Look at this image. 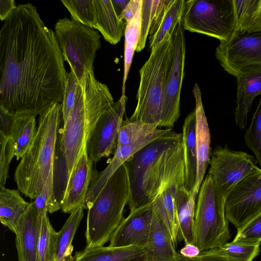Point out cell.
<instances>
[{
  "label": "cell",
  "instance_id": "7c38bea8",
  "mask_svg": "<svg viewBox=\"0 0 261 261\" xmlns=\"http://www.w3.org/2000/svg\"><path fill=\"white\" fill-rule=\"evenodd\" d=\"M261 212V169L239 181L225 198L227 221L241 229Z\"/></svg>",
  "mask_w": 261,
  "mask_h": 261
},
{
  "label": "cell",
  "instance_id": "5b68a950",
  "mask_svg": "<svg viewBox=\"0 0 261 261\" xmlns=\"http://www.w3.org/2000/svg\"><path fill=\"white\" fill-rule=\"evenodd\" d=\"M174 30L150 50L148 59L139 70L137 103L133 115L128 119L129 121L155 124L159 127L162 123L166 81L173 57Z\"/></svg>",
  "mask_w": 261,
  "mask_h": 261
},
{
  "label": "cell",
  "instance_id": "4316f807",
  "mask_svg": "<svg viewBox=\"0 0 261 261\" xmlns=\"http://www.w3.org/2000/svg\"><path fill=\"white\" fill-rule=\"evenodd\" d=\"M195 126L196 112L194 110L185 118L182 133L185 160L184 187L190 193L193 192L197 176Z\"/></svg>",
  "mask_w": 261,
  "mask_h": 261
},
{
  "label": "cell",
  "instance_id": "52a82bcc",
  "mask_svg": "<svg viewBox=\"0 0 261 261\" xmlns=\"http://www.w3.org/2000/svg\"><path fill=\"white\" fill-rule=\"evenodd\" d=\"M225 201L207 174L200 187L195 210L194 245L200 252L219 247L230 238Z\"/></svg>",
  "mask_w": 261,
  "mask_h": 261
},
{
  "label": "cell",
  "instance_id": "d590c367",
  "mask_svg": "<svg viewBox=\"0 0 261 261\" xmlns=\"http://www.w3.org/2000/svg\"><path fill=\"white\" fill-rule=\"evenodd\" d=\"M71 19L93 29L95 22L94 0H62Z\"/></svg>",
  "mask_w": 261,
  "mask_h": 261
},
{
  "label": "cell",
  "instance_id": "44dd1931",
  "mask_svg": "<svg viewBox=\"0 0 261 261\" xmlns=\"http://www.w3.org/2000/svg\"><path fill=\"white\" fill-rule=\"evenodd\" d=\"M185 4V0H160L149 33L150 50L175 29L181 20Z\"/></svg>",
  "mask_w": 261,
  "mask_h": 261
},
{
  "label": "cell",
  "instance_id": "d4e9b609",
  "mask_svg": "<svg viewBox=\"0 0 261 261\" xmlns=\"http://www.w3.org/2000/svg\"><path fill=\"white\" fill-rule=\"evenodd\" d=\"M144 247L129 246L114 247L109 246L86 247L76 252L74 261H144Z\"/></svg>",
  "mask_w": 261,
  "mask_h": 261
},
{
  "label": "cell",
  "instance_id": "d6986e66",
  "mask_svg": "<svg viewBox=\"0 0 261 261\" xmlns=\"http://www.w3.org/2000/svg\"><path fill=\"white\" fill-rule=\"evenodd\" d=\"M195 99V139L197 152V176L193 194L197 196L209 165L211 155V135L202 101L201 93L195 84L193 89Z\"/></svg>",
  "mask_w": 261,
  "mask_h": 261
},
{
  "label": "cell",
  "instance_id": "83f0119b",
  "mask_svg": "<svg viewBox=\"0 0 261 261\" xmlns=\"http://www.w3.org/2000/svg\"><path fill=\"white\" fill-rule=\"evenodd\" d=\"M234 29L231 37L261 31V0H232Z\"/></svg>",
  "mask_w": 261,
  "mask_h": 261
},
{
  "label": "cell",
  "instance_id": "f6af8a7d",
  "mask_svg": "<svg viewBox=\"0 0 261 261\" xmlns=\"http://www.w3.org/2000/svg\"><path fill=\"white\" fill-rule=\"evenodd\" d=\"M187 259L189 261H232L216 252L213 249L200 252V254L194 258Z\"/></svg>",
  "mask_w": 261,
  "mask_h": 261
},
{
  "label": "cell",
  "instance_id": "ffe728a7",
  "mask_svg": "<svg viewBox=\"0 0 261 261\" xmlns=\"http://www.w3.org/2000/svg\"><path fill=\"white\" fill-rule=\"evenodd\" d=\"M44 215L38 214L30 203L15 233L19 261H38V244Z\"/></svg>",
  "mask_w": 261,
  "mask_h": 261
},
{
  "label": "cell",
  "instance_id": "ba28073f",
  "mask_svg": "<svg viewBox=\"0 0 261 261\" xmlns=\"http://www.w3.org/2000/svg\"><path fill=\"white\" fill-rule=\"evenodd\" d=\"M55 31L64 60L81 83L93 70L95 55L101 46L100 36L94 29L67 17L57 21Z\"/></svg>",
  "mask_w": 261,
  "mask_h": 261
},
{
  "label": "cell",
  "instance_id": "7dc6e473",
  "mask_svg": "<svg viewBox=\"0 0 261 261\" xmlns=\"http://www.w3.org/2000/svg\"><path fill=\"white\" fill-rule=\"evenodd\" d=\"M200 253L199 248L194 244H186L180 250L179 253L182 256L192 259L197 256Z\"/></svg>",
  "mask_w": 261,
  "mask_h": 261
},
{
  "label": "cell",
  "instance_id": "74e56055",
  "mask_svg": "<svg viewBox=\"0 0 261 261\" xmlns=\"http://www.w3.org/2000/svg\"><path fill=\"white\" fill-rule=\"evenodd\" d=\"M247 146L254 153L261 166V98L253 116L250 126L245 134Z\"/></svg>",
  "mask_w": 261,
  "mask_h": 261
},
{
  "label": "cell",
  "instance_id": "7bdbcfd3",
  "mask_svg": "<svg viewBox=\"0 0 261 261\" xmlns=\"http://www.w3.org/2000/svg\"><path fill=\"white\" fill-rule=\"evenodd\" d=\"M16 115L0 107V134L7 138H11Z\"/></svg>",
  "mask_w": 261,
  "mask_h": 261
},
{
  "label": "cell",
  "instance_id": "e575fe53",
  "mask_svg": "<svg viewBox=\"0 0 261 261\" xmlns=\"http://www.w3.org/2000/svg\"><path fill=\"white\" fill-rule=\"evenodd\" d=\"M57 233L52 226L47 215H44L42 219L38 244V261L55 260Z\"/></svg>",
  "mask_w": 261,
  "mask_h": 261
},
{
  "label": "cell",
  "instance_id": "9a60e30c",
  "mask_svg": "<svg viewBox=\"0 0 261 261\" xmlns=\"http://www.w3.org/2000/svg\"><path fill=\"white\" fill-rule=\"evenodd\" d=\"M153 215L152 203L130 212L114 231L109 246L144 247L150 233Z\"/></svg>",
  "mask_w": 261,
  "mask_h": 261
},
{
  "label": "cell",
  "instance_id": "e0dca14e",
  "mask_svg": "<svg viewBox=\"0 0 261 261\" xmlns=\"http://www.w3.org/2000/svg\"><path fill=\"white\" fill-rule=\"evenodd\" d=\"M171 130V128L163 129L159 133L149 136L134 143L117 148L113 157L108 161L109 165L103 170L98 172L95 168L93 169L92 179L86 201L87 208L88 209L92 205L110 177L129 157L150 142Z\"/></svg>",
  "mask_w": 261,
  "mask_h": 261
},
{
  "label": "cell",
  "instance_id": "3957f363",
  "mask_svg": "<svg viewBox=\"0 0 261 261\" xmlns=\"http://www.w3.org/2000/svg\"><path fill=\"white\" fill-rule=\"evenodd\" d=\"M114 102L109 88L95 79L93 70L78 84L74 105L59 134V149L65 162L66 182L90 133L100 116Z\"/></svg>",
  "mask_w": 261,
  "mask_h": 261
},
{
  "label": "cell",
  "instance_id": "681fc988",
  "mask_svg": "<svg viewBox=\"0 0 261 261\" xmlns=\"http://www.w3.org/2000/svg\"><path fill=\"white\" fill-rule=\"evenodd\" d=\"M64 261H67V260H64Z\"/></svg>",
  "mask_w": 261,
  "mask_h": 261
},
{
  "label": "cell",
  "instance_id": "7a4b0ae2",
  "mask_svg": "<svg viewBox=\"0 0 261 261\" xmlns=\"http://www.w3.org/2000/svg\"><path fill=\"white\" fill-rule=\"evenodd\" d=\"M124 164L130 188V212L151 204L185 165L182 133L168 132L141 148Z\"/></svg>",
  "mask_w": 261,
  "mask_h": 261
},
{
  "label": "cell",
  "instance_id": "2e32d148",
  "mask_svg": "<svg viewBox=\"0 0 261 261\" xmlns=\"http://www.w3.org/2000/svg\"><path fill=\"white\" fill-rule=\"evenodd\" d=\"M93 165L88 157L85 144L66 182L60 202L61 209L64 213L71 214L79 207L87 209L86 201Z\"/></svg>",
  "mask_w": 261,
  "mask_h": 261
},
{
  "label": "cell",
  "instance_id": "1f68e13d",
  "mask_svg": "<svg viewBox=\"0 0 261 261\" xmlns=\"http://www.w3.org/2000/svg\"><path fill=\"white\" fill-rule=\"evenodd\" d=\"M142 3L135 17L126 23L124 31V73L122 94L125 95V83L131 66L135 51L139 43L141 23Z\"/></svg>",
  "mask_w": 261,
  "mask_h": 261
},
{
  "label": "cell",
  "instance_id": "60d3db41",
  "mask_svg": "<svg viewBox=\"0 0 261 261\" xmlns=\"http://www.w3.org/2000/svg\"><path fill=\"white\" fill-rule=\"evenodd\" d=\"M0 150V187H4L8 177L10 163L15 156V152L11 139L1 134Z\"/></svg>",
  "mask_w": 261,
  "mask_h": 261
},
{
  "label": "cell",
  "instance_id": "4fadbf2b",
  "mask_svg": "<svg viewBox=\"0 0 261 261\" xmlns=\"http://www.w3.org/2000/svg\"><path fill=\"white\" fill-rule=\"evenodd\" d=\"M127 99L125 95H121L120 99L100 116L90 133L86 144V151L93 165L102 158L114 154Z\"/></svg>",
  "mask_w": 261,
  "mask_h": 261
},
{
  "label": "cell",
  "instance_id": "6da1fadb",
  "mask_svg": "<svg viewBox=\"0 0 261 261\" xmlns=\"http://www.w3.org/2000/svg\"><path fill=\"white\" fill-rule=\"evenodd\" d=\"M67 74L55 33L32 4L18 5L0 31V107L40 115L62 103Z\"/></svg>",
  "mask_w": 261,
  "mask_h": 261
},
{
  "label": "cell",
  "instance_id": "5bb4252c",
  "mask_svg": "<svg viewBox=\"0 0 261 261\" xmlns=\"http://www.w3.org/2000/svg\"><path fill=\"white\" fill-rule=\"evenodd\" d=\"M173 52L168 74L162 123L160 127H171L180 116V96L185 73L186 40L181 20L172 33Z\"/></svg>",
  "mask_w": 261,
  "mask_h": 261
},
{
  "label": "cell",
  "instance_id": "8fae6325",
  "mask_svg": "<svg viewBox=\"0 0 261 261\" xmlns=\"http://www.w3.org/2000/svg\"><path fill=\"white\" fill-rule=\"evenodd\" d=\"M210 157L208 174L225 198L239 181L259 168L253 156L227 145L217 146Z\"/></svg>",
  "mask_w": 261,
  "mask_h": 261
},
{
  "label": "cell",
  "instance_id": "7402d4cb",
  "mask_svg": "<svg viewBox=\"0 0 261 261\" xmlns=\"http://www.w3.org/2000/svg\"><path fill=\"white\" fill-rule=\"evenodd\" d=\"M170 236L153 210L151 229L144 246V261H179Z\"/></svg>",
  "mask_w": 261,
  "mask_h": 261
},
{
  "label": "cell",
  "instance_id": "f1b7e54d",
  "mask_svg": "<svg viewBox=\"0 0 261 261\" xmlns=\"http://www.w3.org/2000/svg\"><path fill=\"white\" fill-rule=\"evenodd\" d=\"M29 205L19 190L0 187V221L12 232L17 231Z\"/></svg>",
  "mask_w": 261,
  "mask_h": 261
},
{
  "label": "cell",
  "instance_id": "ee69618b",
  "mask_svg": "<svg viewBox=\"0 0 261 261\" xmlns=\"http://www.w3.org/2000/svg\"><path fill=\"white\" fill-rule=\"evenodd\" d=\"M141 3L142 0H130L120 15V18L126 23L129 22L136 15Z\"/></svg>",
  "mask_w": 261,
  "mask_h": 261
},
{
  "label": "cell",
  "instance_id": "8992f818",
  "mask_svg": "<svg viewBox=\"0 0 261 261\" xmlns=\"http://www.w3.org/2000/svg\"><path fill=\"white\" fill-rule=\"evenodd\" d=\"M130 195L124 163L108 179L88 209L85 237L87 248L103 246L124 219L123 212Z\"/></svg>",
  "mask_w": 261,
  "mask_h": 261
},
{
  "label": "cell",
  "instance_id": "ab89813d",
  "mask_svg": "<svg viewBox=\"0 0 261 261\" xmlns=\"http://www.w3.org/2000/svg\"><path fill=\"white\" fill-rule=\"evenodd\" d=\"M232 242L250 245L260 244L261 212L237 231Z\"/></svg>",
  "mask_w": 261,
  "mask_h": 261
},
{
  "label": "cell",
  "instance_id": "ac0fdd59",
  "mask_svg": "<svg viewBox=\"0 0 261 261\" xmlns=\"http://www.w3.org/2000/svg\"><path fill=\"white\" fill-rule=\"evenodd\" d=\"M185 166L170 179L152 202L153 208L166 227L175 247L178 243V222L176 196L179 186L184 185Z\"/></svg>",
  "mask_w": 261,
  "mask_h": 261
},
{
  "label": "cell",
  "instance_id": "d6a6232c",
  "mask_svg": "<svg viewBox=\"0 0 261 261\" xmlns=\"http://www.w3.org/2000/svg\"><path fill=\"white\" fill-rule=\"evenodd\" d=\"M155 124H150L139 121L123 120L119 128L116 148L134 143L149 136L161 132Z\"/></svg>",
  "mask_w": 261,
  "mask_h": 261
},
{
  "label": "cell",
  "instance_id": "836d02e7",
  "mask_svg": "<svg viewBox=\"0 0 261 261\" xmlns=\"http://www.w3.org/2000/svg\"><path fill=\"white\" fill-rule=\"evenodd\" d=\"M54 167H51L41 193L31 202L37 213L41 215L52 214L61 209L55 192Z\"/></svg>",
  "mask_w": 261,
  "mask_h": 261
},
{
  "label": "cell",
  "instance_id": "9c48e42d",
  "mask_svg": "<svg viewBox=\"0 0 261 261\" xmlns=\"http://www.w3.org/2000/svg\"><path fill=\"white\" fill-rule=\"evenodd\" d=\"M181 23L184 30L226 41L234 29L232 0L185 1Z\"/></svg>",
  "mask_w": 261,
  "mask_h": 261
},
{
  "label": "cell",
  "instance_id": "484cf974",
  "mask_svg": "<svg viewBox=\"0 0 261 261\" xmlns=\"http://www.w3.org/2000/svg\"><path fill=\"white\" fill-rule=\"evenodd\" d=\"M196 196L186 190L184 185L179 186L176 196V207L178 222V242L194 244L195 210Z\"/></svg>",
  "mask_w": 261,
  "mask_h": 261
},
{
  "label": "cell",
  "instance_id": "4dcf8cb0",
  "mask_svg": "<svg viewBox=\"0 0 261 261\" xmlns=\"http://www.w3.org/2000/svg\"><path fill=\"white\" fill-rule=\"evenodd\" d=\"M83 210L79 207L73 211L63 226L58 232L55 261L67 260L71 257L73 250L72 242L84 216Z\"/></svg>",
  "mask_w": 261,
  "mask_h": 261
},
{
  "label": "cell",
  "instance_id": "8d00e7d4",
  "mask_svg": "<svg viewBox=\"0 0 261 261\" xmlns=\"http://www.w3.org/2000/svg\"><path fill=\"white\" fill-rule=\"evenodd\" d=\"M260 244L250 245L233 242L213 249L232 261H253L259 254Z\"/></svg>",
  "mask_w": 261,
  "mask_h": 261
},
{
  "label": "cell",
  "instance_id": "f546056e",
  "mask_svg": "<svg viewBox=\"0 0 261 261\" xmlns=\"http://www.w3.org/2000/svg\"><path fill=\"white\" fill-rule=\"evenodd\" d=\"M37 129L36 116L23 114L16 115L10 139L17 160L23 157L32 145Z\"/></svg>",
  "mask_w": 261,
  "mask_h": 261
},
{
  "label": "cell",
  "instance_id": "277c9868",
  "mask_svg": "<svg viewBox=\"0 0 261 261\" xmlns=\"http://www.w3.org/2000/svg\"><path fill=\"white\" fill-rule=\"evenodd\" d=\"M62 104L56 103L39 115L35 138L16 167L14 180L25 196L35 199L41 193L55 165Z\"/></svg>",
  "mask_w": 261,
  "mask_h": 261
},
{
  "label": "cell",
  "instance_id": "c3c4849f",
  "mask_svg": "<svg viewBox=\"0 0 261 261\" xmlns=\"http://www.w3.org/2000/svg\"><path fill=\"white\" fill-rule=\"evenodd\" d=\"M129 1L130 0H112L115 9L119 16L123 11V10L125 8Z\"/></svg>",
  "mask_w": 261,
  "mask_h": 261
},
{
  "label": "cell",
  "instance_id": "30bf717a",
  "mask_svg": "<svg viewBox=\"0 0 261 261\" xmlns=\"http://www.w3.org/2000/svg\"><path fill=\"white\" fill-rule=\"evenodd\" d=\"M215 55L224 70L236 77L261 71V31L220 42Z\"/></svg>",
  "mask_w": 261,
  "mask_h": 261
},
{
  "label": "cell",
  "instance_id": "bcb514c9",
  "mask_svg": "<svg viewBox=\"0 0 261 261\" xmlns=\"http://www.w3.org/2000/svg\"><path fill=\"white\" fill-rule=\"evenodd\" d=\"M13 0L0 1V18L5 20L16 8Z\"/></svg>",
  "mask_w": 261,
  "mask_h": 261
},
{
  "label": "cell",
  "instance_id": "603a6c76",
  "mask_svg": "<svg viewBox=\"0 0 261 261\" xmlns=\"http://www.w3.org/2000/svg\"><path fill=\"white\" fill-rule=\"evenodd\" d=\"M236 125L241 129L247 124V117L254 98L261 95V71L243 73L237 77Z\"/></svg>",
  "mask_w": 261,
  "mask_h": 261
},
{
  "label": "cell",
  "instance_id": "cb8c5ba5",
  "mask_svg": "<svg viewBox=\"0 0 261 261\" xmlns=\"http://www.w3.org/2000/svg\"><path fill=\"white\" fill-rule=\"evenodd\" d=\"M95 22L97 30L104 39L113 45L117 44L124 34L126 22L117 14L112 0H94Z\"/></svg>",
  "mask_w": 261,
  "mask_h": 261
},
{
  "label": "cell",
  "instance_id": "b9f144b4",
  "mask_svg": "<svg viewBox=\"0 0 261 261\" xmlns=\"http://www.w3.org/2000/svg\"><path fill=\"white\" fill-rule=\"evenodd\" d=\"M79 83L72 71L67 73L62 103L63 123L66 121L74 105L76 88Z\"/></svg>",
  "mask_w": 261,
  "mask_h": 261
},
{
  "label": "cell",
  "instance_id": "f35d334b",
  "mask_svg": "<svg viewBox=\"0 0 261 261\" xmlns=\"http://www.w3.org/2000/svg\"><path fill=\"white\" fill-rule=\"evenodd\" d=\"M160 0H142L141 32L136 51L140 52L145 47L149 35L150 26L159 6Z\"/></svg>",
  "mask_w": 261,
  "mask_h": 261
}]
</instances>
